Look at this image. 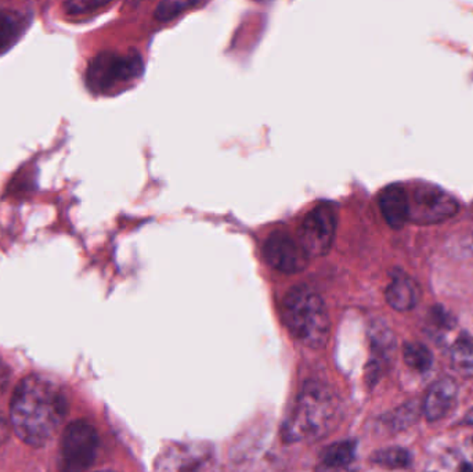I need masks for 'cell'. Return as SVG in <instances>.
Here are the masks:
<instances>
[{"label":"cell","mask_w":473,"mask_h":472,"mask_svg":"<svg viewBox=\"0 0 473 472\" xmlns=\"http://www.w3.org/2000/svg\"><path fill=\"white\" fill-rule=\"evenodd\" d=\"M453 367L464 377H473V338L462 335L452 348Z\"/></svg>","instance_id":"e0dca14e"},{"label":"cell","mask_w":473,"mask_h":472,"mask_svg":"<svg viewBox=\"0 0 473 472\" xmlns=\"http://www.w3.org/2000/svg\"><path fill=\"white\" fill-rule=\"evenodd\" d=\"M386 303L398 312H408L420 301V287L407 276H398L385 291Z\"/></svg>","instance_id":"4fadbf2b"},{"label":"cell","mask_w":473,"mask_h":472,"mask_svg":"<svg viewBox=\"0 0 473 472\" xmlns=\"http://www.w3.org/2000/svg\"><path fill=\"white\" fill-rule=\"evenodd\" d=\"M10 378H12V372L7 363L0 358V395L4 394L10 384Z\"/></svg>","instance_id":"7402d4cb"},{"label":"cell","mask_w":473,"mask_h":472,"mask_svg":"<svg viewBox=\"0 0 473 472\" xmlns=\"http://www.w3.org/2000/svg\"><path fill=\"white\" fill-rule=\"evenodd\" d=\"M31 24V17L20 10L0 9V56L13 48Z\"/></svg>","instance_id":"7c38bea8"},{"label":"cell","mask_w":473,"mask_h":472,"mask_svg":"<svg viewBox=\"0 0 473 472\" xmlns=\"http://www.w3.org/2000/svg\"><path fill=\"white\" fill-rule=\"evenodd\" d=\"M371 463L386 469H405L413 463V454L405 447H386L371 456Z\"/></svg>","instance_id":"2e32d148"},{"label":"cell","mask_w":473,"mask_h":472,"mask_svg":"<svg viewBox=\"0 0 473 472\" xmlns=\"http://www.w3.org/2000/svg\"><path fill=\"white\" fill-rule=\"evenodd\" d=\"M432 321L438 327L445 328V330H452L455 325L453 316L448 315L445 309L439 308V306L432 311Z\"/></svg>","instance_id":"44dd1931"},{"label":"cell","mask_w":473,"mask_h":472,"mask_svg":"<svg viewBox=\"0 0 473 472\" xmlns=\"http://www.w3.org/2000/svg\"><path fill=\"white\" fill-rule=\"evenodd\" d=\"M99 472H115V471H99Z\"/></svg>","instance_id":"484cf974"},{"label":"cell","mask_w":473,"mask_h":472,"mask_svg":"<svg viewBox=\"0 0 473 472\" xmlns=\"http://www.w3.org/2000/svg\"><path fill=\"white\" fill-rule=\"evenodd\" d=\"M106 6H108V4H103V2H71V4H64L67 13L74 14V16L91 13L94 10Z\"/></svg>","instance_id":"ffe728a7"},{"label":"cell","mask_w":473,"mask_h":472,"mask_svg":"<svg viewBox=\"0 0 473 472\" xmlns=\"http://www.w3.org/2000/svg\"><path fill=\"white\" fill-rule=\"evenodd\" d=\"M281 319L292 337L311 350H320L328 341V311L323 296L311 286L292 287L282 299Z\"/></svg>","instance_id":"3957f363"},{"label":"cell","mask_w":473,"mask_h":472,"mask_svg":"<svg viewBox=\"0 0 473 472\" xmlns=\"http://www.w3.org/2000/svg\"><path fill=\"white\" fill-rule=\"evenodd\" d=\"M356 441H341L329 444L321 453L317 472H335L346 468L356 456Z\"/></svg>","instance_id":"5bb4252c"},{"label":"cell","mask_w":473,"mask_h":472,"mask_svg":"<svg viewBox=\"0 0 473 472\" xmlns=\"http://www.w3.org/2000/svg\"><path fill=\"white\" fill-rule=\"evenodd\" d=\"M381 214L389 226L401 229L408 222V192L401 185H389L378 197Z\"/></svg>","instance_id":"8fae6325"},{"label":"cell","mask_w":473,"mask_h":472,"mask_svg":"<svg viewBox=\"0 0 473 472\" xmlns=\"http://www.w3.org/2000/svg\"><path fill=\"white\" fill-rule=\"evenodd\" d=\"M68 413L63 388L51 378L31 374L14 389L10 422L17 437L32 447H43L60 431Z\"/></svg>","instance_id":"6da1fadb"},{"label":"cell","mask_w":473,"mask_h":472,"mask_svg":"<svg viewBox=\"0 0 473 472\" xmlns=\"http://www.w3.org/2000/svg\"><path fill=\"white\" fill-rule=\"evenodd\" d=\"M420 405L417 402L405 403L403 406L398 407L392 413L383 417V425L390 432H400L403 429H410L411 425L417 422L420 417Z\"/></svg>","instance_id":"9a60e30c"},{"label":"cell","mask_w":473,"mask_h":472,"mask_svg":"<svg viewBox=\"0 0 473 472\" xmlns=\"http://www.w3.org/2000/svg\"><path fill=\"white\" fill-rule=\"evenodd\" d=\"M336 211L331 202L316 205L299 227L298 241L309 258L327 256L336 234Z\"/></svg>","instance_id":"52a82bcc"},{"label":"cell","mask_w":473,"mask_h":472,"mask_svg":"<svg viewBox=\"0 0 473 472\" xmlns=\"http://www.w3.org/2000/svg\"><path fill=\"white\" fill-rule=\"evenodd\" d=\"M460 472H473V466L470 463H462L460 467Z\"/></svg>","instance_id":"cb8c5ba5"},{"label":"cell","mask_w":473,"mask_h":472,"mask_svg":"<svg viewBox=\"0 0 473 472\" xmlns=\"http://www.w3.org/2000/svg\"><path fill=\"white\" fill-rule=\"evenodd\" d=\"M460 209L457 200L442 187L418 183L408 194V221L435 224L447 221Z\"/></svg>","instance_id":"8992f818"},{"label":"cell","mask_w":473,"mask_h":472,"mask_svg":"<svg viewBox=\"0 0 473 472\" xmlns=\"http://www.w3.org/2000/svg\"><path fill=\"white\" fill-rule=\"evenodd\" d=\"M465 422H468V424H473V410L469 413V414H468L467 421Z\"/></svg>","instance_id":"d4e9b609"},{"label":"cell","mask_w":473,"mask_h":472,"mask_svg":"<svg viewBox=\"0 0 473 472\" xmlns=\"http://www.w3.org/2000/svg\"><path fill=\"white\" fill-rule=\"evenodd\" d=\"M403 359L408 367L418 373L430 372L433 365V355L427 345L420 342L406 343L403 348Z\"/></svg>","instance_id":"ac0fdd59"},{"label":"cell","mask_w":473,"mask_h":472,"mask_svg":"<svg viewBox=\"0 0 473 472\" xmlns=\"http://www.w3.org/2000/svg\"><path fill=\"white\" fill-rule=\"evenodd\" d=\"M209 449L204 444H179L158 457L155 472H193L204 464Z\"/></svg>","instance_id":"9c48e42d"},{"label":"cell","mask_w":473,"mask_h":472,"mask_svg":"<svg viewBox=\"0 0 473 472\" xmlns=\"http://www.w3.org/2000/svg\"><path fill=\"white\" fill-rule=\"evenodd\" d=\"M458 397V384L450 377L436 382L428 390L422 402L423 416L428 421H439L454 407Z\"/></svg>","instance_id":"30bf717a"},{"label":"cell","mask_w":473,"mask_h":472,"mask_svg":"<svg viewBox=\"0 0 473 472\" xmlns=\"http://www.w3.org/2000/svg\"><path fill=\"white\" fill-rule=\"evenodd\" d=\"M99 434L86 421H74L64 429L59 446L60 472H86L96 461Z\"/></svg>","instance_id":"5b68a950"},{"label":"cell","mask_w":473,"mask_h":472,"mask_svg":"<svg viewBox=\"0 0 473 472\" xmlns=\"http://www.w3.org/2000/svg\"><path fill=\"white\" fill-rule=\"evenodd\" d=\"M264 258L272 268L281 273L294 274L304 271L309 256L299 241H295L288 233L274 232L264 244Z\"/></svg>","instance_id":"ba28073f"},{"label":"cell","mask_w":473,"mask_h":472,"mask_svg":"<svg viewBox=\"0 0 473 472\" xmlns=\"http://www.w3.org/2000/svg\"><path fill=\"white\" fill-rule=\"evenodd\" d=\"M336 414L338 400L333 390L323 382H307L282 422V439L287 444L317 441L331 431Z\"/></svg>","instance_id":"7a4b0ae2"},{"label":"cell","mask_w":473,"mask_h":472,"mask_svg":"<svg viewBox=\"0 0 473 472\" xmlns=\"http://www.w3.org/2000/svg\"><path fill=\"white\" fill-rule=\"evenodd\" d=\"M143 71V61L138 54H126L103 51L91 59L86 70V83L94 93H110L123 83L138 78Z\"/></svg>","instance_id":"277c9868"},{"label":"cell","mask_w":473,"mask_h":472,"mask_svg":"<svg viewBox=\"0 0 473 472\" xmlns=\"http://www.w3.org/2000/svg\"><path fill=\"white\" fill-rule=\"evenodd\" d=\"M194 2H162L155 9V19L160 21H169L183 13L185 9L194 7Z\"/></svg>","instance_id":"d6986e66"},{"label":"cell","mask_w":473,"mask_h":472,"mask_svg":"<svg viewBox=\"0 0 473 472\" xmlns=\"http://www.w3.org/2000/svg\"><path fill=\"white\" fill-rule=\"evenodd\" d=\"M7 437V425L4 420L0 419V444L6 441Z\"/></svg>","instance_id":"603a6c76"}]
</instances>
